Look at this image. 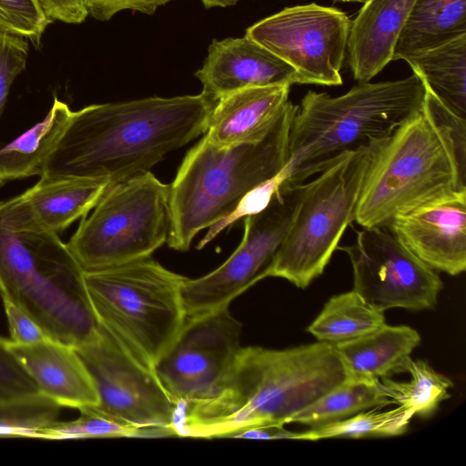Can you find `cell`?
I'll return each instance as SVG.
<instances>
[{"instance_id":"cell-7","label":"cell","mask_w":466,"mask_h":466,"mask_svg":"<svg viewBox=\"0 0 466 466\" xmlns=\"http://www.w3.org/2000/svg\"><path fill=\"white\" fill-rule=\"evenodd\" d=\"M185 279L151 257L85 271L100 326L151 370L185 324L181 295Z\"/></svg>"},{"instance_id":"cell-3","label":"cell","mask_w":466,"mask_h":466,"mask_svg":"<svg viewBox=\"0 0 466 466\" xmlns=\"http://www.w3.org/2000/svg\"><path fill=\"white\" fill-rule=\"evenodd\" d=\"M425 89L422 107L382 144L368 169L353 220L361 228L387 226L466 189V118Z\"/></svg>"},{"instance_id":"cell-34","label":"cell","mask_w":466,"mask_h":466,"mask_svg":"<svg viewBox=\"0 0 466 466\" xmlns=\"http://www.w3.org/2000/svg\"><path fill=\"white\" fill-rule=\"evenodd\" d=\"M172 0H86L88 15L99 21H107L118 12L131 10L153 15L160 6Z\"/></svg>"},{"instance_id":"cell-24","label":"cell","mask_w":466,"mask_h":466,"mask_svg":"<svg viewBox=\"0 0 466 466\" xmlns=\"http://www.w3.org/2000/svg\"><path fill=\"white\" fill-rule=\"evenodd\" d=\"M404 60L444 105L466 116V35Z\"/></svg>"},{"instance_id":"cell-17","label":"cell","mask_w":466,"mask_h":466,"mask_svg":"<svg viewBox=\"0 0 466 466\" xmlns=\"http://www.w3.org/2000/svg\"><path fill=\"white\" fill-rule=\"evenodd\" d=\"M195 76L215 101L246 88L299 84L291 66L247 35L214 39Z\"/></svg>"},{"instance_id":"cell-26","label":"cell","mask_w":466,"mask_h":466,"mask_svg":"<svg viewBox=\"0 0 466 466\" xmlns=\"http://www.w3.org/2000/svg\"><path fill=\"white\" fill-rule=\"evenodd\" d=\"M380 380H346L316 401L291 416L289 423L317 427L339 421L371 408L392 405Z\"/></svg>"},{"instance_id":"cell-8","label":"cell","mask_w":466,"mask_h":466,"mask_svg":"<svg viewBox=\"0 0 466 466\" xmlns=\"http://www.w3.org/2000/svg\"><path fill=\"white\" fill-rule=\"evenodd\" d=\"M386 140L341 155L305 183L293 220L265 278L285 279L305 289L323 273L354 220L366 174Z\"/></svg>"},{"instance_id":"cell-20","label":"cell","mask_w":466,"mask_h":466,"mask_svg":"<svg viewBox=\"0 0 466 466\" xmlns=\"http://www.w3.org/2000/svg\"><path fill=\"white\" fill-rule=\"evenodd\" d=\"M416 0H367L351 21L348 64L358 82H368L391 60Z\"/></svg>"},{"instance_id":"cell-29","label":"cell","mask_w":466,"mask_h":466,"mask_svg":"<svg viewBox=\"0 0 466 466\" xmlns=\"http://www.w3.org/2000/svg\"><path fill=\"white\" fill-rule=\"evenodd\" d=\"M80 416L71 421L55 422L42 433V439L91 438H161L177 436L175 431L161 428H140L111 418L87 407L78 410Z\"/></svg>"},{"instance_id":"cell-18","label":"cell","mask_w":466,"mask_h":466,"mask_svg":"<svg viewBox=\"0 0 466 466\" xmlns=\"http://www.w3.org/2000/svg\"><path fill=\"white\" fill-rule=\"evenodd\" d=\"M9 344L35 382L39 392L61 407L76 410L98 402L94 381L75 348L46 338Z\"/></svg>"},{"instance_id":"cell-22","label":"cell","mask_w":466,"mask_h":466,"mask_svg":"<svg viewBox=\"0 0 466 466\" xmlns=\"http://www.w3.org/2000/svg\"><path fill=\"white\" fill-rule=\"evenodd\" d=\"M74 111L55 97L46 116L0 149V185L33 176L41 177L62 140Z\"/></svg>"},{"instance_id":"cell-1","label":"cell","mask_w":466,"mask_h":466,"mask_svg":"<svg viewBox=\"0 0 466 466\" xmlns=\"http://www.w3.org/2000/svg\"><path fill=\"white\" fill-rule=\"evenodd\" d=\"M348 378L332 343L318 340L284 350L241 347L209 397L178 405L175 431L180 437L210 439L284 426Z\"/></svg>"},{"instance_id":"cell-36","label":"cell","mask_w":466,"mask_h":466,"mask_svg":"<svg viewBox=\"0 0 466 466\" xmlns=\"http://www.w3.org/2000/svg\"><path fill=\"white\" fill-rule=\"evenodd\" d=\"M46 15L54 22L81 24L88 15L86 0H37Z\"/></svg>"},{"instance_id":"cell-5","label":"cell","mask_w":466,"mask_h":466,"mask_svg":"<svg viewBox=\"0 0 466 466\" xmlns=\"http://www.w3.org/2000/svg\"><path fill=\"white\" fill-rule=\"evenodd\" d=\"M298 107L289 100L259 140L218 147L203 137L187 152L169 185L170 248L187 251L198 232L231 215L249 192L286 166Z\"/></svg>"},{"instance_id":"cell-23","label":"cell","mask_w":466,"mask_h":466,"mask_svg":"<svg viewBox=\"0 0 466 466\" xmlns=\"http://www.w3.org/2000/svg\"><path fill=\"white\" fill-rule=\"evenodd\" d=\"M462 35L466 0H416L397 38L392 60H404Z\"/></svg>"},{"instance_id":"cell-30","label":"cell","mask_w":466,"mask_h":466,"mask_svg":"<svg viewBox=\"0 0 466 466\" xmlns=\"http://www.w3.org/2000/svg\"><path fill=\"white\" fill-rule=\"evenodd\" d=\"M61 406L41 393L0 402V438L42 439L57 421Z\"/></svg>"},{"instance_id":"cell-19","label":"cell","mask_w":466,"mask_h":466,"mask_svg":"<svg viewBox=\"0 0 466 466\" xmlns=\"http://www.w3.org/2000/svg\"><path fill=\"white\" fill-rule=\"evenodd\" d=\"M290 87H250L219 98L209 116L204 137L218 147L261 139L284 110Z\"/></svg>"},{"instance_id":"cell-16","label":"cell","mask_w":466,"mask_h":466,"mask_svg":"<svg viewBox=\"0 0 466 466\" xmlns=\"http://www.w3.org/2000/svg\"><path fill=\"white\" fill-rule=\"evenodd\" d=\"M108 183L70 176H41L24 193L0 201V214L15 229L59 234L94 208Z\"/></svg>"},{"instance_id":"cell-37","label":"cell","mask_w":466,"mask_h":466,"mask_svg":"<svg viewBox=\"0 0 466 466\" xmlns=\"http://www.w3.org/2000/svg\"><path fill=\"white\" fill-rule=\"evenodd\" d=\"M231 438L258 439V440H276L291 439L303 440L302 432H292L284 428V426H259L249 428L245 431L235 433Z\"/></svg>"},{"instance_id":"cell-9","label":"cell","mask_w":466,"mask_h":466,"mask_svg":"<svg viewBox=\"0 0 466 466\" xmlns=\"http://www.w3.org/2000/svg\"><path fill=\"white\" fill-rule=\"evenodd\" d=\"M168 231L169 185L147 171L108 185L66 244L93 271L151 257Z\"/></svg>"},{"instance_id":"cell-15","label":"cell","mask_w":466,"mask_h":466,"mask_svg":"<svg viewBox=\"0 0 466 466\" xmlns=\"http://www.w3.org/2000/svg\"><path fill=\"white\" fill-rule=\"evenodd\" d=\"M386 227L431 268L451 276L466 269V189L427 202Z\"/></svg>"},{"instance_id":"cell-6","label":"cell","mask_w":466,"mask_h":466,"mask_svg":"<svg viewBox=\"0 0 466 466\" xmlns=\"http://www.w3.org/2000/svg\"><path fill=\"white\" fill-rule=\"evenodd\" d=\"M0 295L47 338L76 348L100 328L85 270L58 234L10 228L0 214Z\"/></svg>"},{"instance_id":"cell-32","label":"cell","mask_w":466,"mask_h":466,"mask_svg":"<svg viewBox=\"0 0 466 466\" xmlns=\"http://www.w3.org/2000/svg\"><path fill=\"white\" fill-rule=\"evenodd\" d=\"M38 393L35 382L12 350L9 339L0 336V402Z\"/></svg>"},{"instance_id":"cell-10","label":"cell","mask_w":466,"mask_h":466,"mask_svg":"<svg viewBox=\"0 0 466 466\" xmlns=\"http://www.w3.org/2000/svg\"><path fill=\"white\" fill-rule=\"evenodd\" d=\"M305 183L282 184L268 205L244 219L242 240L233 254L212 272L186 278L181 295L187 317L228 307L265 273L293 220Z\"/></svg>"},{"instance_id":"cell-28","label":"cell","mask_w":466,"mask_h":466,"mask_svg":"<svg viewBox=\"0 0 466 466\" xmlns=\"http://www.w3.org/2000/svg\"><path fill=\"white\" fill-rule=\"evenodd\" d=\"M381 408L362 410L347 419L311 427L303 431L304 441L330 438L393 437L404 434L413 417L401 406L381 411Z\"/></svg>"},{"instance_id":"cell-4","label":"cell","mask_w":466,"mask_h":466,"mask_svg":"<svg viewBox=\"0 0 466 466\" xmlns=\"http://www.w3.org/2000/svg\"><path fill=\"white\" fill-rule=\"evenodd\" d=\"M425 92L414 73L399 80L359 82L338 96L309 90L290 125L283 184L302 185L341 155L388 139L422 107Z\"/></svg>"},{"instance_id":"cell-35","label":"cell","mask_w":466,"mask_h":466,"mask_svg":"<svg viewBox=\"0 0 466 466\" xmlns=\"http://www.w3.org/2000/svg\"><path fill=\"white\" fill-rule=\"evenodd\" d=\"M3 304L9 327V340L12 343L26 345L47 338L41 328L25 311L7 300H3Z\"/></svg>"},{"instance_id":"cell-2","label":"cell","mask_w":466,"mask_h":466,"mask_svg":"<svg viewBox=\"0 0 466 466\" xmlns=\"http://www.w3.org/2000/svg\"><path fill=\"white\" fill-rule=\"evenodd\" d=\"M217 101L204 93L87 106L72 120L42 176L108 185L149 171L207 129Z\"/></svg>"},{"instance_id":"cell-21","label":"cell","mask_w":466,"mask_h":466,"mask_svg":"<svg viewBox=\"0 0 466 466\" xmlns=\"http://www.w3.org/2000/svg\"><path fill=\"white\" fill-rule=\"evenodd\" d=\"M420 336L409 326L381 328L359 338L335 344L349 379L379 381L406 372L410 354Z\"/></svg>"},{"instance_id":"cell-14","label":"cell","mask_w":466,"mask_h":466,"mask_svg":"<svg viewBox=\"0 0 466 466\" xmlns=\"http://www.w3.org/2000/svg\"><path fill=\"white\" fill-rule=\"evenodd\" d=\"M240 332L228 307L187 317L153 368L177 405L208 398L217 390L241 348Z\"/></svg>"},{"instance_id":"cell-27","label":"cell","mask_w":466,"mask_h":466,"mask_svg":"<svg viewBox=\"0 0 466 466\" xmlns=\"http://www.w3.org/2000/svg\"><path fill=\"white\" fill-rule=\"evenodd\" d=\"M406 372L410 375L408 381L384 378L380 383L393 404L401 406L412 416L428 418L441 401L451 398L449 390L453 387L452 381L434 370L426 361L411 359L406 366Z\"/></svg>"},{"instance_id":"cell-12","label":"cell","mask_w":466,"mask_h":466,"mask_svg":"<svg viewBox=\"0 0 466 466\" xmlns=\"http://www.w3.org/2000/svg\"><path fill=\"white\" fill-rule=\"evenodd\" d=\"M351 263L353 289L383 311L435 308L443 283L386 226L357 231L351 245L338 247Z\"/></svg>"},{"instance_id":"cell-25","label":"cell","mask_w":466,"mask_h":466,"mask_svg":"<svg viewBox=\"0 0 466 466\" xmlns=\"http://www.w3.org/2000/svg\"><path fill=\"white\" fill-rule=\"evenodd\" d=\"M384 312L352 289L331 297L307 331L319 341L337 344L367 335L384 326Z\"/></svg>"},{"instance_id":"cell-11","label":"cell","mask_w":466,"mask_h":466,"mask_svg":"<svg viewBox=\"0 0 466 466\" xmlns=\"http://www.w3.org/2000/svg\"><path fill=\"white\" fill-rule=\"evenodd\" d=\"M350 26L345 12L311 3L259 20L245 35L291 66L299 84L339 86Z\"/></svg>"},{"instance_id":"cell-31","label":"cell","mask_w":466,"mask_h":466,"mask_svg":"<svg viewBox=\"0 0 466 466\" xmlns=\"http://www.w3.org/2000/svg\"><path fill=\"white\" fill-rule=\"evenodd\" d=\"M53 21L37 0H0V31L29 39L37 46Z\"/></svg>"},{"instance_id":"cell-38","label":"cell","mask_w":466,"mask_h":466,"mask_svg":"<svg viewBox=\"0 0 466 466\" xmlns=\"http://www.w3.org/2000/svg\"><path fill=\"white\" fill-rule=\"evenodd\" d=\"M206 8L233 6L240 0H201Z\"/></svg>"},{"instance_id":"cell-39","label":"cell","mask_w":466,"mask_h":466,"mask_svg":"<svg viewBox=\"0 0 466 466\" xmlns=\"http://www.w3.org/2000/svg\"><path fill=\"white\" fill-rule=\"evenodd\" d=\"M340 2L365 3L367 0H335Z\"/></svg>"},{"instance_id":"cell-33","label":"cell","mask_w":466,"mask_h":466,"mask_svg":"<svg viewBox=\"0 0 466 466\" xmlns=\"http://www.w3.org/2000/svg\"><path fill=\"white\" fill-rule=\"evenodd\" d=\"M28 50L25 38L0 31V117L13 82L25 70Z\"/></svg>"},{"instance_id":"cell-13","label":"cell","mask_w":466,"mask_h":466,"mask_svg":"<svg viewBox=\"0 0 466 466\" xmlns=\"http://www.w3.org/2000/svg\"><path fill=\"white\" fill-rule=\"evenodd\" d=\"M75 349L96 390L98 402L91 408L133 426L169 429L176 433L178 405L154 370L134 358L106 329L100 326L94 337Z\"/></svg>"}]
</instances>
